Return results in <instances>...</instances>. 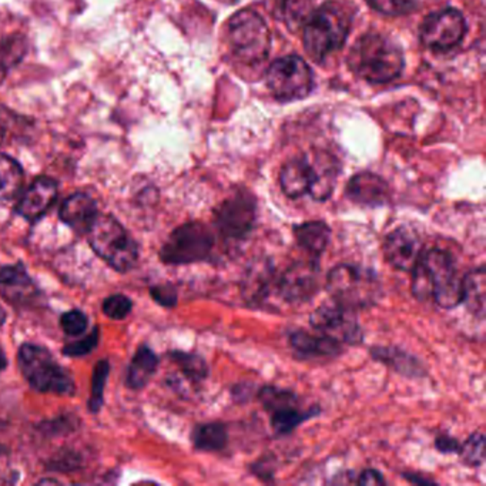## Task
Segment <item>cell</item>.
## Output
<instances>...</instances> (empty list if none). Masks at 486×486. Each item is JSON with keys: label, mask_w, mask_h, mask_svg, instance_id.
I'll return each instance as SVG.
<instances>
[{"label": "cell", "mask_w": 486, "mask_h": 486, "mask_svg": "<svg viewBox=\"0 0 486 486\" xmlns=\"http://www.w3.org/2000/svg\"><path fill=\"white\" fill-rule=\"evenodd\" d=\"M354 11L347 2L330 0L314 9L304 25L302 43L308 55L317 62L340 50L351 30Z\"/></svg>", "instance_id": "6da1fadb"}, {"label": "cell", "mask_w": 486, "mask_h": 486, "mask_svg": "<svg viewBox=\"0 0 486 486\" xmlns=\"http://www.w3.org/2000/svg\"><path fill=\"white\" fill-rule=\"evenodd\" d=\"M348 66L364 81L388 83L400 76L405 60L403 50L393 39L367 33L352 45L348 55Z\"/></svg>", "instance_id": "7a4b0ae2"}, {"label": "cell", "mask_w": 486, "mask_h": 486, "mask_svg": "<svg viewBox=\"0 0 486 486\" xmlns=\"http://www.w3.org/2000/svg\"><path fill=\"white\" fill-rule=\"evenodd\" d=\"M325 289L333 301L357 311L378 301L381 284L371 268L355 265H338L328 271Z\"/></svg>", "instance_id": "3957f363"}, {"label": "cell", "mask_w": 486, "mask_h": 486, "mask_svg": "<svg viewBox=\"0 0 486 486\" xmlns=\"http://www.w3.org/2000/svg\"><path fill=\"white\" fill-rule=\"evenodd\" d=\"M86 234L94 253L116 271L125 273L137 265L139 246L115 217L98 214Z\"/></svg>", "instance_id": "277c9868"}, {"label": "cell", "mask_w": 486, "mask_h": 486, "mask_svg": "<svg viewBox=\"0 0 486 486\" xmlns=\"http://www.w3.org/2000/svg\"><path fill=\"white\" fill-rule=\"evenodd\" d=\"M19 369L22 376L39 393L74 395V378L67 369L56 362L49 350L36 344H23L19 350Z\"/></svg>", "instance_id": "5b68a950"}, {"label": "cell", "mask_w": 486, "mask_h": 486, "mask_svg": "<svg viewBox=\"0 0 486 486\" xmlns=\"http://www.w3.org/2000/svg\"><path fill=\"white\" fill-rule=\"evenodd\" d=\"M216 237L207 224L188 221L171 231L161 250L164 265H186L202 263L212 257Z\"/></svg>", "instance_id": "8992f818"}, {"label": "cell", "mask_w": 486, "mask_h": 486, "mask_svg": "<svg viewBox=\"0 0 486 486\" xmlns=\"http://www.w3.org/2000/svg\"><path fill=\"white\" fill-rule=\"evenodd\" d=\"M229 42L237 59L246 65H257L270 53L267 23L256 12H239L229 22Z\"/></svg>", "instance_id": "52a82bcc"}, {"label": "cell", "mask_w": 486, "mask_h": 486, "mask_svg": "<svg viewBox=\"0 0 486 486\" xmlns=\"http://www.w3.org/2000/svg\"><path fill=\"white\" fill-rule=\"evenodd\" d=\"M267 86L277 100H301L313 91V72L299 56H284L268 67Z\"/></svg>", "instance_id": "ba28073f"}, {"label": "cell", "mask_w": 486, "mask_h": 486, "mask_svg": "<svg viewBox=\"0 0 486 486\" xmlns=\"http://www.w3.org/2000/svg\"><path fill=\"white\" fill-rule=\"evenodd\" d=\"M421 260L431 280L432 301L445 309L456 308L462 304V280L456 268V258L442 248L424 250Z\"/></svg>", "instance_id": "9c48e42d"}, {"label": "cell", "mask_w": 486, "mask_h": 486, "mask_svg": "<svg viewBox=\"0 0 486 486\" xmlns=\"http://www.w3.org/2000/svg\"><path fill=\"white\" fill-rule=\"evenodd\" d=\"M257 222V198L248 190H239L214 210V226L221 239L244 241Z\"/></svg>", "instance_id": "30bf717a"}, {"label": "cell", "mask_w": 486, "mask_h": 486, "mask_svg": "<svg viewBox=\"0 0 486 486\" xmlns=\"http://www.w3.org/2000/svg\"><path fill=\"white\" fill-rule=\"evenodd\" d=\"M309 324L318 333L330 335L344 345H360L364 341V331L358 324L355 311L338 302H324L314 309Z\"/></svg>", "instance_id": "8fae6325"}, {"label": "cell", "mask_w": 486, "mask_h": 486, "mask_svg": "<svg viewBox=\"0 0 486 486\" xmlns=\"http://www.w3.org/2000/svg\"><path fill=\"white\" fill-rule=\"evenodd\" d=\"M318 258L297 261L277 278V291L290 304L311 301L321 289Z\"/></svg>", "instance_id": "7c38bea8"}, {"label": "cell", "mask_w": 486, "mask_h": 486, "mask_svg": "<svg viewBox=\"0 0 486 486\" xmlns=\"http://www.w3.org/2000/svg\"><path fill=\"white\" fill-rule=\"evenodd\" d=\"M466 33L465 18L456 9L435 12L421 26V40L432 50H451L464 40Z\"/></svg>", "instance_id": "4fadbf2b"}, {"label": "cell", "mask_w": 486, "mask_h": 486, "mask_svg": "<svg viewBox=\"0 0 486 486\" xmlns=\"http://www.w3.org/2000/svg\"><path fill=\"white\" fill-rule=\"evenodd\" d=\"M422 251L420 236L408 226L393 230L382 241L384 258L398 271L412 270Z\"/></svg>", "instance_id": "5bb4252c"}, {"label": "cell", "mask_w": 486, "mask_h": 486, "mask_svg": "<svg viewBox=\"0 0 486 486\" xmlns=\"http://www.w3.org/2000/svg\"><path fill=\"white\" fill-rule=\"evenodd\" d=\"M273 289H277V275L270 258H254L241 277V297L248 306H261L267 301Z\"/></svg>", "instance_id": "9a60e30c"}, {"label": "cell", "mask_w": 486, "mask_h": 486, "mask_svg": "<svg viewBox=\"0 0 486 486\" xmlns=\"http://www.w3.org/2000/svg\"><path fill=\"white\" fill-rule=\"evenodd\" d=\"M345 195L351 202L364 207H382L391 200V188L378 174L364 171L355 174L354 178L348 181Z\"/></svg>", "instance_id": "2e32d148"}, {"label": "cell", "mask_w": 486, "mask_h": 486, "mask_svg": "<svg viewBox=\"0 0 486 486\" xmlns=\"http://www.w3.org/2000/svg\"><path fill=\"white\" fill-rule=\"evenodd\" d=\"M57 198V183L50 178H36L23 193L16 213L29 221H38L55 204Z\"/></svg>", "instance_id": "e0dca14e"}, {"label": "cell", "mask_w": 486, "mask_h": 486, "mask_svg": "<svg viewBox=\"0 0 486 486\" xmlns=\"http://www.w3.org/2000/svg\"><path fill=\"white\" fill-rule=\"evenodd\" d=\"M0 296L12 304H25L35 299L38 289L22 265L0 268Z\"/></svg>", "instance_id": "ac0fdd59"}, {"label": "cell", "mask_w": 486, "mask_h": 486, "mask_svg": "<svg viewBox=\"0 0 486 486\" xmlns=\"http://www.w3.org/2000/svg\"><path fill=\"white\" fill-rule=\"evenodd\" d=\"M290 345L302 358H334L343 352L344 347L340 341L334 340L325 334H311L297 330L290 334Z\"/></svg>", "instance_id": "d6986e66"}, {"label": "cell", "mask_w": 486, "mask_h": 486, "mask_svg": "<svg viewBox=\"0 0 486 486\" xmlns=\"http://www.w3.org/2000/svg\"><path fill=\"white\" fill-rule=\"evenodd\" d=\"M369 355L374 361L386 365L388 369L406 378L418 379L427 376V367L422 361L401 348L377 345L369 348Z\"/></svg>", "instance_id": "ffe728a7"}, {"label": "cell", "mask_w": 486, "mask_h": 486, "mask_svg": "<svg viewBox=\"0 0 486 486\" xmlns=\"http://www.w3.org/2000/svg\"><path fill=\"white\" fill-rule=\"evenodd\" d=\"M311 171H313V183L309 187L308 195L316 202H326L333 195L337 185L338 163L333 156L325 153H316L311 159L308 156Z\"/></svg>", "instance_id": "44dd1931"}, {"label": "cell", "mask_w": 486, "mask_h": 486, "mask_svg": "<svg viewBox=\"0 0 486 486\" xmlns=\"http://www.w3.org/2000/svg\"><path fill=\"white\" fill-rule=\"evenodd\" d=\"M98 214V205L93 198L84 193H76L65 200L59 217L77 233L86 234Z\"/></svg>", "instance_id": "7402d4cb"}, {"label": "cell", "mask_w": 486, "mask_h": 486, "mask_svg": "<svg viewBox=\"0 0 486 486\" xmlns=\"http://www.w3.org/2000/svg\"><path fill=\"white\" fill-rule=\"evenodd\" d=\"M313 183V171L308 156L297 157L287 161L280 173V186L282 193L289 198L296 200L308 193Z\"/></svg>", "instance_id": "603a6c76"}, {"label": "cell", "mask_w": 486, "mask_h": 486, "mask_svg": "<svg viewBox=\"0 0 486 486\" xmlns=\"http://www.w3.org/2000/svg\"><path fill=\"white\" fill-rule=\"evenodd\" d=\"M292 233L299 247L311 254V257L318 258L330 244L333 231L325 221L314 220V221L301 222L292 227Z\"/></svg>", "instance_id": "cb8c5ba5"}, {"label": "cell", "mask_w": 486, "mask_h": 486, "mask_svg": "<svg viewBox=\"0 0 486 486\" xmlns=\"http://www.w3.org/2000/svg\"><path fill=\"white\" fill-rule=\"evenodd\" d=\"M462 304L473 316L483 318L486 311V270L473 268L462 280Z\"/></svg>", "instance_id": "d4e9b609"}, {"label": "cell", "mask_w": 486, "mask_h": 486, "mask_svg": "<svg viewBox=\"0 0 486 486\" xmlns=\"http://www.w3.org/2000/svg\"><path fill=\"white\" fill-rule=\"evenodd\" d=\"M159 369V357L154 354L152 348L147 345L135 351L129 369H127V386L132 389H142L149 384L150 379L153 378Z\"/></svg>", "instance_id": "484cf974"}, {"label": "cell", "mask_w": 486, "mask_h": 486, "mask_svg": "<svg viewBox=\"0 0 486 486\" xmlns=\"http://www.w3.org/2000/svg\"><path fill=\"white\" fill-rule=\"evenodd\" d=\"M191 442L197 451L220 452L229 444V430L222 422L200 424L191 432Z\"/></svg>", "instance_id": "4316f807"}, {"label": "cell", "mask_w": 486, "mask_h": 486, "mask_svg": "<svg viewBox=\"0 0 486 486\" xmlns=\"http://www.w3.org/2000/svg\"><path fill=\"white\" fill-rule=\"evenodd\" d=\"M23 178L21 164L6 154H0V204H7L18 197Z\"/></svg>", "instance_id": "83f0119b"}, {"label": "cell", "mask_w": 486, "mask_h": 486, "mask_svg": "<svg viewBox=\"0 0 486 486\" xmlns=\"http://www.w3.org/2000/svg\"><path fill=\"white\" fill-rule=\"evenodd\" d=\"M320 413V408H316V406L309 408V410H299V405L289 406V408H282V410L270 413L271 427L277 435H289L299 425L313 420Z\"/></svg>", "instance_id": "f1b7e54d"}, {"label": "cell", "mask_w": 486, "mask_h": 486, "mask_svg": "<svg viewBox=\"0 0 486 486\" xmlns=\"http://www.w3.org/2000/svg\"><path fill=\"white\" fill-rule=\"evenodd\" d=\"M274 2L278 18L290 29L304 25L316 6V0H274Z\"/></svg>", "instance_id": "f546056e"}, {"label": "cell", "mask_w": 486, "mask_h": 486, "mask_svg": "<svg viewBox=\"0 0 486 486\" xmlns=\"http://www.w3.org/2000/svg\"><path fill=\"white\" fill-rule=\"evenodd\" d=\"M171 361L178 365L181 374L193 384H200L209 377V364L202 355L195 352L173 351L169 354Z\"/></svg>", "instance_id": "4dcf8cb0"}, {"label": "cell", "mask_w": 486, "mask_h": 486, "mask_svg": "<svg viewBox=\"0 0 486 486\" xmlns=\"http://www.w3.org/2000/svg\"><path fill=\"white\" fill-rule=\"evenodd\" d=\"M257 400L268 413L275 412L282 408H289V406L299 405V396L296 393L274 386H263L257 393Z\"/></svg>", "instance_id": "1f68e13d"}, {"label": "cell", "mask_w": 486, "mask_h": 486, "mask_svg": "<svg viewBox=\"0 0 486 486\" xmlns=\"http://www.w3.org/2000/svg\"><path fill=\"white\" fill-rule=\"evenodd\" d=\"M462 464L471 468L482 465L485 462V435L482 432H473L461 444L458 452Z\"/></svg>", "instance_id": "d6a6232c"}, {"label": "cell", "mask_w": 486, "mask_h": 486, "mask_svg": "<svg viewBox=\"0 0 486 486\" xmlns=\"http://www.w3.org/2000/svg\"><path fill=\"white\" fill-rule=\"evenodd\" d=\"M108 372H110V364L108 360H100L94 367L93 377H91V401H89L91 412H99L103 405V393H105Z\"/></svg>", "instance_id": "836d02e7"}, {"label": "cell", "mask_w": 486, "mask_h": 486, "mask_svg": "<svg viewBox=\"0 0 486 486\" xmlns=\"http://www.w3.org/2000/svg\"><path fill=\"white\" fill-rule=\"evenodd\" d=\"M411 273H412V282H411L412 296L421 302L432 301L431 280L424 263L421 260V256Z\"/></svg>", "instance_id": "e575fe53"}, {"label": "cell", "mask_w": 486, "mask_h": 486, "mask_svg": "<svg viewBox=\"0 0 486 486\" xmlns=\"http://www.w3.org/2000/svg\"><path fill=\"white\" fill-rule=\"evenodd\" d=\"M25 40L21 36H12L0 45V66L11 67L25 53Z\"/></svg>", "instance_id": "d590c367"}, {"label": "cell", "mask_w": 486, "mask_h": 486, "mask_svg": "<svg viewBox=\"0 0 486 486\" xmlns=\"http://www.w3.org/2000/svg\"><path fill=\"white\" fill-rule=\"evenodd\" d=\"M372 9L389 16L410 13L417 7L418 0H367Z\"/></svg>", "instance_id": "8d00e7d4"}, {"label": "cell", "mask_w": 486, "mask_h": 486, "mask_svg": "<svg viewBox=\"0 0 486 486\" xmlns=\"http://www.w3.org/2000/svg\"><path fill=\"white\" fill-rule=\"evenodd\" d=\"M101 308H103V313L111 320H125L126 317L129 316L130 311H132L133 304L127 297L116 294V296L106 299Z\"/></svg>", "instance_id": "74e56055"}, {"label": "cell", "mask_w": 486, "mask_h": 486, "mask_svg": "<svg viewBox=\"0 0 486 486\" xmlns=\"http://www.w3.org/2000/svg\"><path fill=\"white\" fill-rule=\"evenodd\" d=\"M60 325L70 337H79L86 331L87 325H89V318H87L86 314L82 313L79 309H72V311L63 314L62 318H60Z\"/></svg>", "instance_id": "f35d334b"}, {"label": "cell", "mask_w": 486, "mask_h": 486, "mask_svg": "<svg viewBox=\"0 0 486 486\" xmlns=\"http://www.w3.org/2000/svg\"><path fill=\"white\" fill-rule=\"evenodd\" d=\"M99 343V330L94 328L93 333L89 334L83 340L74 341L63 348V354L66 357H82L93 351Z\"/></svg>", "instance_id": "ab89813d"}, {"label": "cell", "mask_w": 486, "mask_h": 486, "mask_svg": "<svg viewBox=\"0 0 486 486\" xmlns=\"http://www.w3.org/2000/svg\"><path fill=\"white\" fill-rule=\"evenodd\" d=\"M154 301L163 307H174L178 304V291L171 284L154 285L150 289Z\"/></svg>", "instance_id": "60d3db41"}, {"label": "cell", "mask_w": 486, "mask_h": 486, "mask_svg": "<svg viewBox=\"0 0 486 486\" xmlns=\"http://www.w3.org/2000/svg\"><path fill=\"white\" fill-rule=\"evenodd\" d=\"M435 448L441 454L448 456V454H458L461 444H459L456 438L449 437V435H439L435 439Z\"/></svg>", "instance_id": "b9f144b4"}, {"label": "cell", "mask_w": 486, "mask_h": 486, "mask_svg": "<svg viewBox=\"0 0 486 486\" xmlns=\"http://www.w3.org/2000/svg\"><path fill=\"white\" fill-rule=\"evenodd\" d=\"M355 482L358 485L362 486H374V485H386V480L384 476L381 475V473H378L377 469H364L360 475L357 476V481Z\"/></svg>", "instance_id": "7bdbcfd3"}, {"label": "cell", "mask_w": 486, "mask_h": 486, "mask_svg": "<svg viewBox=\"0 0 486 486\" xmlns=\"http://www.w3.org/2000/svg\"><path fill=\"white\" fill-rule=\"evenodd\" d=\"M403 476L405 480L411 481L412 483H425V485L434 483L431 480H425V478H421V476H413L412 473H404Z\"/></svg>", "instance_id": "ee69618b"}, {"label": "cell", "mask_w": 486, "mask_h": 486, "mask_svg": "<svg viewBox=\"0 0 486 486\" xmlns=\"http://www.w3.org/2000/svg\"><path fill=\"white\" fill-rule=\"evenodd\" d=\"M7 367V358L4 355V350L0 348V372L4 371Z\"/></svg>", "instance_id": "f6af8a7d"}, {"label": "cell", "mask_w": 486, "mask_h": 486, "mask_svg": "<svg viewBox=\"0 0 486 486\" xmlns=\"http://www.w3.org/2000/svg\"><path fill=\"white\" fill-rule=\"evenodd\" d=\"M6 323V311L0 306V326Z\"/></svg>", "instance_id": "bcb514c9"}, {"label": "cell", "mask_w": 486, "mask_h": 486, "mask_svg": "<svg viewBox=\"0 0 486 486\" xmlns=\"http://www.w3.org/2000/svg\"><path fill=\"white\" fill-rule=\"evenodd\" d=\"M4 139V127H2V123H0V142Z\"/></svg>", "instance_id": "7dc6e473"}]
</instances>
